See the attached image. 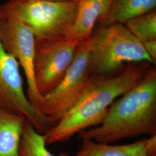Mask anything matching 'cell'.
Returning a JSON list of instances; mask_svg holds the SVG:
<instances>
[{"label":"cell","mask_w":156,"mask_h":156,"mask_svg":"<svg viewBox=\"0 0 156 156\" xmlns=\"http://www.w3.org/2000/svg\"><path fill=\"white\" fill-rule=\"evenodd\" d=\"M151 63H128L118 73L92 75L77 102L56 125L44 134L46 145L64 142L75 134L102 122L109 107L144 78Z\"/></svg>","instance_id":"obj_1"},{"label":"cell","mask_w":156,"mask_h":156,"mask_svg":"<svg viewBox=\"0 0 156 156\" xmlns=\"http://www.w3.org/2000/svg\"><path fill=\"white\" fill-rule=\"evenodd\" d=\"M120 97L100 124L78 133L80 140L109 144L143 134L156 135V68L151 67L138 83Z\"/></svg>","instance_id":"obj_2"},{"label":"cell","mask_w":156,"mask_h":156,"mask_svg":"<svg viewBox=\"0 0 156 156\" xmlns=\"http://www.w3.org/2000/svg\"><path fill=\"white\" fill-rule=\"evenodd\" d=\"M88 41L91 76L116 73L126 62L156 64L140 39L122 24L106 26L90 37Z\"/></svg>","instance_id":"obj_3"},{"label":"cell","mask_w":156,"mask_h":156,"mask_svg":"<svg viewBox=\"0 0 156 156\" xmlns=\"http://www.w3.org/2000/svg\"><path fill=\"white\" fill-rule=\"evenodd\" d=\"M5 16L19 20L35 40L66 38L75 21L78 3L48 0H9L0 6Z\"/></svg>","instance_id":"obj_4"},{"label":"cell","mask_w":156,"mask_h":156,"mask_svg":"<svg viewBox=\"0 0 156 156\" xmlns=\"http://www.w3.org/2000/svg\"><path fill=\"white\" fill-rule=\"evenodd\" d=\"M88 39L80 42L73 62L61 82L48 94L42 97L40 111L58 122L77 102L91 76Z\"/></svg>","instance_id":"obj_5"},{"label":"cell","mask_w":156,"mask_h":156,"mask_svg":"<svg viewBox=\"0 0 156 156\" xmlns=\"http://www.w3.org/2000/svg\"><path fill=\"white\" fill-rule=\"evenodd\" d=\"M19 67L16 59L4 49L0 39V107L22 115L38 133L45 134L56 123L30 102L24 91Z\"/></svg>","instance_id":"obj_6"},{"label":"cell","mask_w":156,"mask_h":156,"mask_svg":"<svg viewBox=\"0 0 156 156\" xmlns=\"http://www.w3.org/2000/svg\"><path fill=\"white\" fill-rule=\"evenodd\" d=\"M79 44L66 38L35 40L34 76L42 97L61 82L73 62Z\"/></svg>","instance_id":"obj_7"},{"label":"cell","mask_w":156,"mask_h":156,"mask_svg":"<svg viewBox=\"0 0 156 156\" xmlns=\"http://www.w3.org/2000/svg\"><path fill=\"white\" fill-rule=\"evenodd\" d=\"M0 39L4 49L22 67L27 83V97L34 108L41 112L42 97L37 90L35 81V38L32 31L19 20L7 15L0 23Z\"/></svg>","instance_id":"obj_8"},{"label":"cell","mask_w":156,"mask_h":156,"mask_svg":"<svg viewBox=\"0 0 156 156\" xmlns=\"http://www.w3.org/2000/svg\"><path fill=\"white\" fill-rule=\"evenodd\" d=\"M74 156H156V135L127 145H110L83 139Z\"/></svg>","instance_id":"obj_9"},{"label":"cell","mask_w":156,"mask_h":156,"mask_svg":"<svg viewBox=\"0 0 156 156\" xmlns=\"http://www.w3.org/2000/svg\"><path fill=\"white\" fill-rule=\"evenodd\" d=\"M111 0H79L73 27L66 39L80 43L91 37L95 24L106 15Z\"/></svg>","instance_id":"obj_10"},{"label":"cell","mask_w":156,"mask_h":156,"mask_svg":"<svg viewBox=\"0 0 156 156\" xmlns=\"http://www.w3.org/2000/svg\"><path fill=\"white\" fill-rule=\"evenodd\" d=\"M26 118L0 107V156H19Z\"/></svg>","instance_id":"obj_11"},{"label":"cell","mask_w":156,"mask_h":156,"mask_svg":"<svg viewBox=\"0 0 156 156\" xmlns=\"http://www.w3.org/2000/svg\"><path fill=\"white\" fill-rule=\"evenodd\" d=\"M156 0H111L106 15L101 20L106 26L122 24L153 11Z\"/></svg>","instance_id":"obj_12"},{"label":"cell","mask_w":156,"mask_h":156,"mask_svg":"<svg viewBox=\"0 0 156 156\" xmlns=\"http://www.w3.org/2000/svg\"><path fill=\"white\" fill-rule=\"evenodd\" d=\"M19 156H55L46 148L44 134L26 121L19 145Z\"/></svg>","instance_id":"obj_13"},{"label":"cell","mask_w":156,"mask_h":156,"mask_svg":"<svg viewBox=\"0 0 156 156\" xmlns=\"http://www.w3.org/2000/svg\"><path fill=\"white\" fill-rule=\"evenodd\" d=\"M129 31L141 42L156 39V12H149L127 22Z\"/></svg>","instance_id":"obj_14"},{"label":"cell","mask_w":156,"mask_h":156,"mask_svg":"<svg viewBox=\"0 0 156 156\" xmlns=\"http://www.w3.org/2000/svg\"><path fill=\"white\" fill-rule=\"evenodd\" d=\"M145 50L151 57L153 62L156 61V39L150 40L142 42Z\"/></svg>","instance_id":"obj_15"},{"label":"cell","mask_w":156,"mask_h":156,"mask_svg":"<svg viewBox=\"0 0 156 156\" xmlns=\"http://www.w3.org/2000/svg\"><path fill=\"white\" fill-rule=\"evenodd\" d=\"M5 15L3 11L0 9V22L5 18Z\"/></svg>","instance_id":"obj_16"},{"label":"cell","mask_w":156,"mask_h":156,"mask_svg":"<svg viewBox=\"0 0 156 156\" xmlns=\"http://www.w3.org/2000/svg\"><path fill=\"white\" fill-rule=\"evenodd\" d=\"M48 1H73L78 3L79 0H48Z\"/></svg>","instance_id":"obj_17"},{"label":"cell","mask_w":156,"mask_h":156,"mask_svg":"<svg viewBox=\"0 0 156 156\" xmlns=\"http://www.w3.org/2000/svg\"><path fill=\"white\" fill-rule=\"evenodd\" d=\"M59 156H71L67 152H60L59 153Z\"/></svg>","instance_id":"obj_18"}]
</instances>
